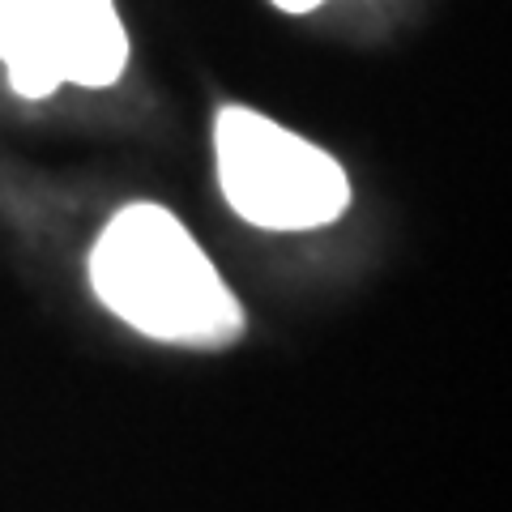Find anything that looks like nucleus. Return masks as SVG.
<instances>
[{
  "label": "nucleus",
  "mask_w": 512,
  "mask_h": 512,
  "mask_svg": "<svg viewBox=\"0 0 512 512\" xmlns=\"http://www.w3.org/2000/svg\"><path fill=\"white\" fill-rule=\"evenodd\" d=\"M90 286L111 316L154 342L218 350L244 333L227 278L163 205H124L90 248Z\"/></svg>",
  "instance_id": "nucleus-1"
},
{
  "label": "nucleus",
  "mask_w": 512,
  "mask_h": 512,
  "mask_svg": "<svg viewBox=\"0 0 512 512\" xmlns=\"http://www.w3.org/2000/svg\"><path fill=\"white\" fill-rule=\"evenodd\" d=\"M218 184L231 210L265 231H316L350 205V180L329 150L252 107H222L214 120Z\"/></svg>",
  "instance_id": "nucleus-2"
},
{
  "label": "nucleus",
  "mask_w": 512,
  "mask_h": 512,
  "mask_svg": "<svg viewBox=\"0 0 512 512\" xmlns=\"http://www.w3.org/2000/svg\"><path fill=\"white\" fill-rule=\"evenodd\" d=\"M0 64L22 99L116 86L128 64L116 0H0Z\"/></svg>",
  "instance_id": "nucleus-3"
},
{
  "label": "nucleus",
  "mask_w": 512,
  "mask_h": 512,
  "mask_svg": "<svg viewBox=\"0 0 512 512\" xmlns=\"http://www.w3.org/2000/svg\"><path fill=\"white\" fill-rule=\"evenodd\" d=\"M274 5L286 13H312L316 5H325V0H274Z\"/></svg>",
  "instance_id": "nucleus-4"
}]
</instances>
